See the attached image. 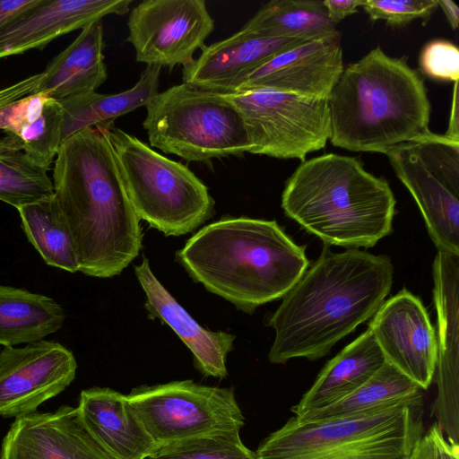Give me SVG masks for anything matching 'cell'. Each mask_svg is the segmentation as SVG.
<instances>
[{"mask_svg": "<svg viewBox=\"0 0 459 459\" xmlns=\"http://www.w3.org/2000/svg\"><path fill=\"white\" fill-rule=\"evenodd\" d=\"M420 68L423 74L432 79L458 82V48L454 43L444 39L429 42L420 52Z\"/></svg>", "mask_w": 459, "mask_h": 459, "instance_id": "obj_34", "label": "cell"}, {"mask_svg": "<svg viewBox=\"0 0 459 459\" xmlns=\"http://www.w3.org/2000/svg\"><path fill=\"white\" fill-rule=\"evenodd\" d=\"M335 26L322 0H272L241 29L261 37L311 40L339 32Z\"/></svg>", "mask_w": 459, "mask_h": 459, "instance_id": "obj_26", "label": "cell"}, {"mask_svg": "<svg viewBox=\"0 0 459 459\" xmlns=\"http://www.w3.org/2000/svg\"><path fill=\"white\" fill-rule=\"evenodd\" d=\"M422 389L386 361L360 387L325 408L293 416L299 422L350 417L397 403Z\"/></svg>", "mask_w": 459, "mask_h": 459, "instance_id": "obj_28", "label": "cell"}, {"mask_svg": "<svg viewBox=\"0 0 459 459\" xmlns=\"http://www.w3.org/2000/svg\"><path fill=\"white\" fill-rule=\"evenodd\" d=\"M437 5V0H364L361 7L372 21L400 26L414 19L428 21Z\"/></svg>", "mask_w": 459, "mask_h": 459, "instance_id": "obj_33", "label": "cell"}, {"mask_svg": "<svg viewBox=\"0 0 459 459\" xmlns=\"http://www.w3.org/2000/svg\"><path fill=\"white\" fill-rule=\"evenodd\" d=\"M395 204L386 180L335 153L302 161L281 195L289 218L325 245L348 248L370 247L387 236Z\"/></svg>", "mask_w": 459, "mask_h": 459, "instance_id": "obj_5", "label": "cell"}, {"mask_svg": "<svg viewBox=\"0 0 459 459\" xmlns=\"http://www.w3.org/2000/svg\"><path fill=\"white\" fill-rule=\"evenodd\" d=\"M368 329L385 360L422 390L431 384L437 364V335L420 299L406 290L382 304Z\"/></svg>", "mask_w": 459, "mask_h": 459, "instance_id": "obj_14", "label": "cell"}, {"mask_svg": "<svg viewBox=\"0 0 459 459\" xmlns=\"http://www.w3.org/2000/svg\"><path fill=\"white\" fill-rule=\"evenodd\" d=\"M77 362L57 342L42 340L0 351V416L17 418L36 412L74 381Z\"/></svg>", "mask_w": 459, "mask_h": 459, "instance_id": "obj_13", "label": "cell"}, {"mask_svg": "<svg viewBox=\"0 0 459 459\" xmlns=\"http://www.w3.org/2000/svg\"><path fill=\"white\" fill-rule=\"evenodd\" d=\"M132 0H39L0 28V59L43 49L56 38L108 14L124 15Z\"/></svg>", "mask_w": 459, "mask_h": 459, "instance_id": "obj_18", "label": "cell"}, {"mask_svg": "<svg viewBox=\"0 0 459 459\" xmlns=\"http://www.w3.org/2000/svg\"><path fill=\"white\" fill-rule=\"evenodd\" d=\"M149 459H258L242 442L239 431L202 436L158 447Z\"/></svg>", "mask_w": 459, "mask_h": 459, "instance_id": "obj_31", "label": "cell"}, {"mask_svg": "<svg viewBox=\"0 0 459 459\" xmlns=\"http://www.w3.org/2000/svg\"><path fill=\"white\" fill-rule=\"evenodd\" d=\"M364 0H324L328 17L333 24H337L345 17L358 12Z\"/></svg>", "mask_w": 459, "mask_h": 459, "instance_id": "obj_36", "label": "cell"}, {"mask_svg": "<svg viewBox=\"0 0 459 459\" xmlns=\"http://www.w3.org/2000/svg\"><path fill=\"white\" fill-rule=\"evenodd\" d=\"M176 256L195 281L246 313L282 299L309 264L275 221L247 217L203 227Z\"/></svg>", "mask_w": 459, "mask_h": 459, "instance_id": "obj_3", "label": "cell"}, {"mask_svg": "<svg viewBox=\"0 0 459 459\" xmlns=\"http://www.w3.org/2000/svg\"><path fill=\"white\" fill-rule=\"evenodd\" d=\"M135 276L145 294L149 316L168 325L191 351L196 368L204 376L227 377L226 359L233 350L235 335L201 326L159 281L146 257L134 266Z\"/></svg>", "mask_w": 459, "mask_h": 459, "instance_id": "obj_20", "label": "cell"}, {"mask_svg": "<svg viewBox=\"0 0 459 459\" xmlns=\"http://www.w3.org/2000/svg\"><path fill=\"white\" fill-rule=\"evenodd\" d=\"M127 27L137 62L172 70L195 60L214 21L204 0H144L131 10Z\"/></svg>", "mask_w": 459, "mask_h": 459, "instance_id": "obj_12", "label": "cell"}, {"mask_svg": "<svg viewBox=\"0 0 459 459\" xmlns=\"http://www.w3.org/2000/svg\"><path fill=\"white\" fill-rule=\"evenodd\" d=\"M0 459H112L85 427L77 407L19 416L5 434Z\"/></svg>", "mask_w": 459, "mask_h": 459, "instance_id": "obj_17", "label": "cell"}, {"mask_svg": "<svg viewBox=\"0 0 459 459\" xmlns=\"http://www.w3.org/2000/svg\"><path fill=\"white\" fill-rule=\"evenodd\" d=\"M328 105L329 140L351 152L385 154L431 132L423 79L405 57L389 56L380 47L344 67Z\"/></svg>", "mask_w": 459, "mask_h": 459, "instance_id": "obj_4", "label": "cell"}, {"mask_svg": "<svg viewBox=\"0 0 459 459\" xmlns=\"http://www.w3.org/2000/svg\"><path fill=\"white\" fill-rule=\"evenodd\" d=\"M385 155L418 204L437 251L459 255V142L430 132Z\"/></svg>", "mask_w": 459, "mask_h": 459, "instance_id": "obj_9", "label": "cell"}, {"mask_svg": "<svg viewBox=\"0 0 459 459\" xmlns=\"http://www.w3.org/2000/svg\"><path fill=\"white\" fill-rule=\"evenodd\" d=\"M53 194L48 170L35 164L5 137L0 139V201L17 209Z\"/></svg>", "mask_w": 459, "mask_h": 459, "instance_id": "obj_29", "label": "cell"}, {"mask_svg": "<svg viewBox=\"0 0 459 459\" xmlns=\"http://www.w3.org/2000/svg\"><path fill=\"white\" fill-rule=\"evenodd\" d=\"M437 4L445 13L452 29H457L459 24L458 6L453 1L450 0H437Z\"/></svg>", "mask_w": 459, "mask_h": 459, "instance_id": "obj_39", "label": "cell"}, {"mask_svg": "<svg viewBox=\"0 0 459 459\" xmlns=\"http://www.w3.org/2000/svg\"><path fill=\"white\" fill-rule=\"evenodd\" d=\"M65 312L52 298L0 284V345L34 343L57 332Z\"/></svg>", "mask_w": 459, "mask_h": 459, "instance_id": "obj_25", "label": "cell"}, {"mask_svg": "<svg viewBox=\"0 0 459 459\" xmlns=\"http://www.w3.org/2000/svg\"><path fill=\"white\" fill-rule=\"evenodd\" d=\"M409 459H459V445L450 442L435 423L418 440Z\"/></svg>", "mask_w": 459, "mask_h": 459, "instance_id": "obj_35", "label": "cell"}, {"mask_svg": "<svg viewBox=\"0 0 459 459\" xmlns=\"http://www.w3.org/2000/svg\"><path fill=\"white\" fill-rule=\"evenodd\" d=\"M39 2V0H0V28Z\"/></svg>", "mask_w": 459, "mask_h": 459, "instance_id": "obj_37", "label": "cell"}, {"mask_svg": "<svg viewBox=\"0 0 459 459\" xmlns=\"http://www.w3.org/2000/svg\"><path fill=\"white\" fill-rule=\"evenodd\" d=\"M42 74L0 89V130L13 133L28 120L30 95L39 92Z\"/></svg>", "mask_w": 459, "mask_h": 459, "instance_id": "obj_32", "label": "cell"}, {"mask_svg": "<svg viewBox=\"0 0 459 459\" xmlns=\"http://www.w3.org/2000/svg\"><path fill=\"white\" fill-rule=\"evenodd\" d=\"M150 145L187 161L250 152L242 117L224 95L182 82L158 92L143 122Z\"/></svg>", "mask_w": 459, "mask_h": 459, "instance_id": "obj_8", "label": "cell"}, {"mask_svg": "<svg viewBox=\"0 0 459 459\" xmlns=\"http://www.w3.org/2000/svg\"><path fill=\"white\" fill-rule=\"evenodd\" d=\"M304 41L307 40L261 37L240 29L225 39L204 46L200 56L183 67V82L207 91L233 93L254 69Z\"/></svg>", "mask_w": 459, "mask_h": 459, "instance_id": "obj_19", "label": "cell"}, {"mask_svg": "<svg viewBox=\"0 0 459 459\" xmlns=\"http://www.w3.org/2000/svg\"><path fill=\"white\" fill-rule=\"evenodd\" d=\"M410 457V456H409ZM409 459V458H408Z\"/></svg>", "mask_w": 459, "mask_h": 459, "instance_id": "obj_40", "label": "cell"}, {"mask_svg": "<svg viewBox=\"0 0 459 459\" xmlns=\"http://www.w3.org/2000/svg\"><path fill=\"white\" fill-rule=\"evenodd\" d=\"M224 95L242 117L249 153L304 161L330 139L328 99L268 90Z\"/></svg>", "mask_w": 459, "mask_h": 459, "instance_id": "obj_11", "label": "cell"}, {"mask_svg": "<svg viewBox=\"0 0 459 459\" xmlns=\"http://www.w3.org/2000/svg\"><path fill=\"white\" fill-rule=\"evenodd\" d=\"M437 318V395L433 415L446 437L459 440V255L437 251L433 262Z\"/></svg>", "mask_w": 459, "mask_h": 459, "instance_id": "obj_15", "label": "cell"}, {"mask_svg": "<svg viewBox=\"0 0 459 459\" xmlns=\"http://www.w3.org/2000/svg\"><path fill=\"white\" fill-rule=\"evenodd\" d=\"M133 208L140 220L165 236L194 231L214 212L207 186L181 162L134 135L103 124Z\"/></svg>", "mask_w": 459, "mask_h": 459, "instance_id": "obj_7", "label": "cell"}, {"mask_svg": "<svg viewBox=\"0 0 459 459\" xmlns=\"http://www.w3.org/2000/svg\"><path fill=\"white\" fill-rule=\"evenodd\" d=\"M422 391L350 417L290 418L255 451L258 459H408L423 435Z\"/></svg>", "mask_w": 459, "mask_h": 459, "instance_id": "obj_6", "label": "cell"}, {"mask_svg": "<svg viewBox=\"0 0 459 459\" xmlns=\"http://www.w3.org/2000/svg\"><path fill=\"white\" fill-rule=\"evenodd\" d=\"M449 139L459 142V93L458 82L454 83L451 112L448 120V127L444 134Z\"/></svg>", "mask_w": 459, "mask_h": 459, "instance_id": "obj_38", "label": "cell"}, {"mask_svg": "<svg viewBox=\"0 0 459 459\" xmlns=\"http://www.w3.org/2000/svg\"><path fill=\"white\" fill-rule=\"evenodd\" d=\"M104 48L100 21L82 29L77 38L53 57L41 72L39 92L60 101L96 91L108 78Z\"/></svg>", "mask_w": 459, "mask_h": 459, "instance_id": "obj_22", "label": "cell"}, {"mask_svg": "<svg viewBox=\"0 0 459 459\" xmlns=\"http://www.w3.org/2000/svg\"><path fill=\"white\" fill-rule=\"evenodd\" d=\"M343 69L337 32L278 53L249 73L234 92L268 90L328 99Z\"/></svg>", "mask_w": 459, "mask_h": 459, "instance_id": "obj_16", "label": "cell"}, {"mask_svg": "<svg viewBox=\"0 0 459 459\" xmlns=\"http://www.w3.org/2000/svg\"><path fill=\"white\" fill-rule=\"evenodd\" d=\"M393 276L386 255L358 248L336 253L325 246L268 318L275 333L269 361L284 364L295 358L316 360L327 355L375 316L391 290Z\"/></svg>", "mask_w": 459, "mask_h": 459, "instance_id": "obj_1", "label": "cell"}, {"mask_svg": "<svg viewBox=\"0 0 459 459\" xmlns=\"http://www.w3.org/2000/svg\"><path fill=\"white\" fill-rule=\"evenodd\" d=\"M63 120L60 102L48 98L34 119L6 135L35 164L48 171L61 145Z\"/></svg>", "mask_w": 459, "mask_h": 459, "instance_id": "obj_30", "label": "cell"}, {"mask_svg": "<svg viewBox=\"0 0 459 459\" xmlns=\"http://www.w3.org/2000/svg\"><path fill=\"white\" fill-rule=\"evenodd\" d=\"M126 398L158 447L202 436L240 431L245 421L232 388L183 380L139 386Z\"/></svg>", "mask_w": 459, "mask_h": 459, "instance_id": "obj_10", "label": "cell"}, {"mask_svg": "<svg viewBox=\"0 0 459 459\" xmlns=\"http://www.w3.org/2000/svg\"><path fill=\"white\" fill-rule=\"evenodd\" d=\"M52 184L74 238L79 271L97 278L119 274L139 255L143 238L103 125L62 143Z\"/></svg>", "mask_w": 459, "mask_h": 459, "instance_id": "obj_2", "label": "cell"}, {"mask_svg": "<svg viewBox=\"0 0 459 459\" xmlns=\"http://www.w3.org/2000/svg\"><path fill=\"white\" fill-rule=\"evenodd\" d=\"M160 67L147 65L132 88L115 94L96 91L63 100L62 143L72 134L91 126L113 123L114 120L143 107L158 93Z\"/></svg>", "mask_w": 459, "mask_h": 459, "instance_id": "obj_24", "label": "cell"}, {"mask_svg": "<svg viewBox=\"0 0 459 459\" xmlns=\"http://www.w3.org/2000/svg\"><path fill=\"white\" fill-rule=\"evenodd\" d=\"M17 211L27 239L47 264L69 273L80 270L74 238L53 195Z\"/></svg>", "mask_w": 459, "mask_h": 459, "instance_id": "obj_27", "label": "cell"}, {"mask_svg": "<svg viewBox=\"0 0 459 459\" xmlns=\"http://www.w3.org/2000/svg\"><path fill=\"white\" fill-rule=\"evenodd\" d=\"M385 362L368 328L325 364L291 411L299 416L340 401L365 384Z\"/></svg>", "mask_w": 459, "mask_h": 459, "instance_id": "obj_23", "label": "cell"}, {"mask_svg": "<svg viewBox=\"0 0 459 459\" xmlns=\"http://www.w3.org/2000/svg\"><path fill=\"white\" fill-rule=\"evenodd\" d=\"M77 409L91 435L112 459H149L158 449L126 394L110 388L85 389Z\"/></svg>", "mask_w": 459, "mask_h": 459, "instance_id": "obj_21", "label": "cell"}]
</instances>
